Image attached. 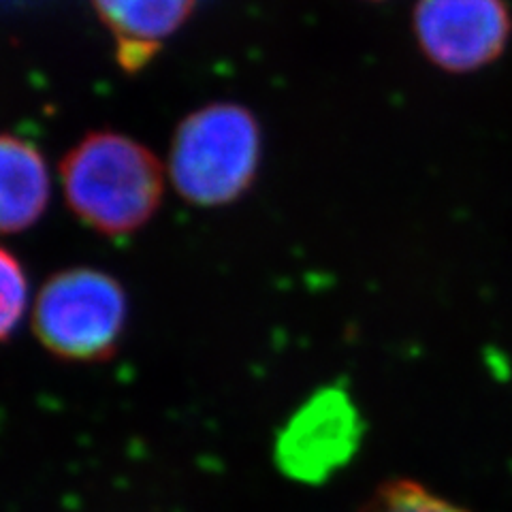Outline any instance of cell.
Instances as JSON below:
<instances>
[{"label":"cell","instance_id":"obj_1","mask_svg":"<svg viewBox=\"0 0 512 512\" xmlns=\"http://www.w3.org/2000/svg\"><path fill=\"white\" fill-rule=\"evenodd\" d=\"M64 197L73 214L109 237L146 227L163 201L160 160L120 133H90L60 163Z\"/></svg>","mask_w":512,"mask_h":512},{"label":"cell","instance_id":"obj_2","mask_svg":"<svg viewBox=\"0 0 512 512\" xmlns=\"http://www.w3.org/2000/svg\"><path fill=\"white\" fill-rule=\"evenodd\" d=\"M261 152V126L248 107L205 105L192 111L173 135V186L192 205H229L254 184Z\"/></svg>","mask_w":512,"mask_h":512},{"label":"cell","instance_id":"obj_3","mask_svg":"<svg viewBox=\"0 0 512 512\" xmlns=\"http://www.w3.org/2000/svg\"><path fill=\"white\" fill-rule=\"evenodd\" d=\"M128 299L122 284L92 267L54 274L35 299L32 329L52 357L69 363H101L124 338Z\"/></svg>","mask_w":512,"mask_h":512},{"label":"cell","instance_id":"obj_4","mask_svg":"<svg viewBox=\"0 0 512 512\" xmlns=\"http://www.w3.org/2000/svg\"><path fill=\"white\" fill-rule=\"evenodd\" d=\"M414 35L436 67L472 73L504 54L512 18L504 0H419Z\"/></svg>","mask_w":512,"mask_h":512},{"label":"cell","instance_id":"obj_5","mask_svg":"<svg viewBox=\"0 0 512 512\" xmlns=\"http://www.w3.org/2000/svg\"><path fill=\"white\" fill-rule=\"evenodd\" d=\"M359 410L340 389H327L303 406L278 440V463L306 483L327 478L357 451Z\"/></svg>","mask_w":512,"mask_h":512},{"label":"cell","instance_id":"obj_6","mask_svg":"<svg viewBox=\"0 0 512 512\" xmlns=\"http://www.w3.org/2000/svg\"><path fill=\"white\" fill-rule=\"evenodd\" d=\"M92 5L114 39L118 64L137 73L186 24L197 0H92Z\"/></svg>","mask_w":512,"mask_h":512},{"label":"cell","instance_id":"obj_7","mask_svg":"<svg viewBox=\"0 0 512 512\" xmlns=\"http://www.w3.org/2000/svg\"><path fill=\"white\" fill-rule=\"evenodd\" d=\"M50 171L32 143L0 135V233L35 224L50 201Z\"/></svg>","mask_w":512,"mask_h":512},{"label":"cell","instance_id":"obj_8","mask_svg":"<svg viewBox=\"0 0 512 512\" xmlns=\"http://www.w3.org/2000/svg\"><path fill=\"white\" fill-rule=\"evenodd\" d=\"M359 512H468L414 480H389L376 489Z\"/></svg>","mask_w":512,"mask_h":512},{"label":"cell","instance_id":"obj_9","mask_svg":"<svg viewBox=\"0 0 512 512\" xmlns=\"http://www.w3.org/2000/svg\"><path fill=\"white\" fill-rule=\"evenodd\" d=\"M28 310V278L22 263L0 248V342H7Z\"/></svg>","mask_w":512,"mask_h":512}]
</instances>
